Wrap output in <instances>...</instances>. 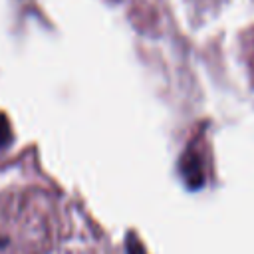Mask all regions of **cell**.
<instances>
[{
    "label": "cell",
    "instance_id": "obj_1",
    "mask_svg": "<svg viewBox=\"0 0 254 254\" xmlns=\"http://www.w3.org/2000/svg\"><path fill=\"white\" fill-rule=\"evenodd\" d=\"M181 173L187 181L189 187L196 189L202 185V169H200V161L196 155H185L181 161Z\"/></svg>",
    "mask_w": 254,
    "mask_h": 254
},
{
    "label": "cell",
    "instance_id": "obj_4",
    "mask_svg": "<svg viewBox=\"0 0 254 254\" xmlns=\"http://www.w3.org/2000/svg\"><path fill=\"white\" fill-rule=\"evenodd\" d=\"M6 244H8V240H6V238H0V248H4Z\"/></svg>",
    "mask_w": 254,
    "mask_h": 254
},
{
    "label": "cell",
    "instance_id": "obj_2",
    "mask_svg": "<svg viewBox=\"0 0 254 254\" xmlns=\"http://www.w3.org/2000/svg\"><path fill=\"white\" fill-rule=\"evenodd\" d=\"M10 141H12V127H10L8 117L0 111V149L8 147Z\"/></svg>",
    "mask_w": 254,
    "mask_h": 254
},
{
    "label": "cell",
    "instance_id": "obj_3",
    "mask_svg": "<svg viewBox=\"0 0 254 254\" xmlns=\"http://www.w3.org/2000/svg\"><path fill=\"white\" fill-rule=\"evenodd\" d=\"M125 244H127V254H145V250H143L141 242L137 240V236H135L133 232H129V234H127Z\"/></svg>",
    "mask_w": 254,
    "mask_h": 254
}]
</instances>
